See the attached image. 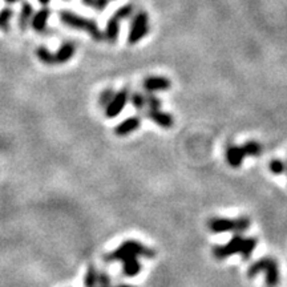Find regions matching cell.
Segmentation results:
<instances>
[{"mask_svg":"<svg viewBox=\"0 0 287 287\" xmlns=\"http://www.w3.org/2000/svg\"><path fill=\"white\" fill-rule=\"evenodd\" d=\"M131 101L132 104H133L134 109H137V111H144V109L147 108V97H145L142 93H133Z\"/></svg>","mask_w":287,"mask_h":287,"instance_id":"cell-18","label":"cell"},{"mask_svg":"<svg viewBox=\"0 0 287 287\" xmlns=\"http://www.w3.org/2000/svg\"><path fill=\"white\" fill-rule=\"evenodd\" d=\"M120 22H121V20H118L116 16H112L111 19L108 20L105 32H102L104 39H105L108 43H111V44H113L118 39V33H120Z\"/></svg>","mask_w":287,"mask_h":287,"instance_id":"cell-15","label":"cell"},{"mask_svg":"<svg viewBox=\"0 0 287 287\" xmlns=\"http://www.w3.org/2000/svg\"><path fill=\"white\" fill-rule=\"evenodd\" d=\"M109 2H111V0H95V3H93V8H96V10H99V11L105 10L106 7H108Z\"/></svg>","mask_w":287,"mask_h":287,"instance_id":"cell-23","label":"cell"},{"mask_svg":"<svg viewBox=\"0 0 287 287\" xmlns=\"http://www.w3.org/2000/svg\"><path fill=\"white\" fill-rule=\"evenodd\" d=\"M140 125L141 117H138V116H132V117L127 118V120H124L122 122H120V124L115 128V133L117 134V136H120V137H124V136H128V134H131L137 131L138 128H140Z\"/></svg>","mask_w":287,"mask_h":287,"instance_id":"cell-11","label":"cell"},{"mask_svg":"<svg viewBox=\"0 0 287 287\" xmlns=\"http://www.w3.org/2000/svg\"><path fill=\"white\" fill-rule=\"evenodd\" d=\"M156 257V252L152 247H148L144 243L129 239L125 241L117 249L104 255L105 262H121L122 274L128 278H133L141 271L140 258L152 259Z\"/></svg>","mask_w":287,"mask_h":287,"instance_id":"cell-1","label":"cell"},{"mask_svg":"<svg viewBox=\"0 0 287 287\" xmlns=\"http://www.w3.org/2000/svg\"><path fill=\"white\" fill-rule=\"evenodd\" d=\"M147 109H161V100L157 99L152 93H148L147 96Z\"/></svg>","mask_w":287,"mask_h":287,"instance_id":"cell-21","label":"cell"},{"mask_svg":"<svg viewBox=\"0 0 287 287\" xmlns=\"http://www.w3.org/2000/svg\"><path fill=\"white\" fill-rule=\"evenodd\" d=\"M262 145L258 141H247L241 147H229L226 150V159L231 168H239L247 156H261Z\"/></svg>","mask_w":287,"mask_h":287,"instance_id":"cell-6","label":"cell"},{"mask_svg":"<svg viewBox=\"0 0 287 287\" xmlns=\"http://www.w3.org/2000/svg\"><path fill=\"white\" fill-rule=\"evenodd\" d=\"M7 4H15L17 3V2H20V0H4Z\"/></svg>","mask_w":287,"mask_h":287,"instance_id":"cell-27","label":"cell"},{"mask_svg":"<svg viewBox=\"0 0 287 287\" xmlns=\"http://www.w3.org/2000/svg\"><path fill=\"white\" fill-rule=\"evenodd\" d=\"M75 52H76V48H75L74 43L67 42L64 44L60 45L58 51L55 52V61H56V65L59 64H65L74 58Z\"/></svg>","mask_w":287,"mask_h":287,"instance_id":"cell-14","label":"cell"},{"mask_svg":"<svg viewBox=\"0 0 287 287\" xmlns=\"http://www.w3.org/2000/svg\"><path fill=\"white\" fill-rule=\"evenodd\" d=\"M250 218L238 217V218H221L214 217L209 220L207 227L213 233H243L250 227Z\"/></svg>","mask_w":287,"mask_h":287,"instance_id":"cell-5","label":"cell"},{"mask_svg":"<svg viewBox=\"0 0 287 287\" xmlns=\"http://www.w3.org/2000/svg\"><path fill=\"white\" fill-rule=\"evenodd\" d=\"M33 13H35L33 6L29 2H23L19 12V19H17V26H19L20 31L26 32L28 29Z\"/></svg>","mask_w":287,"mask_h":287,"instance_id":"cell-13","label":"cell"},{"mask_svg":"<svg viewBox=\"0 0 287 287\" xmlns=\"http://www.w3.org/2000/svg\"><path fill=\"white\" fill-rule=\"evenodd\" d=\"M257 243H258V239L255 237H242L239 234H236L225 245L214 246L211 253H213L214 258L218 259V261H223V259L229 258L234 254H241L242 259L247 261L252 257L255 247H257Z\"/></svg>","mask_w":287,"mask_h":287,"instance_id":"cell-2","label":"cell"},{"mask_svg":"<svg viewBox=\"0 0 287 287\" xmlns=\"http://www.w3.org/2000/svg\"><path fill=\"white\" fill-rule=\"evenodd\" d=\"M59 19H60V22L63 23L64 26L85 31L93 40L100 42V40L104 39V35H102V32L100 31L99 26H97V23H96L95 20L86 19V17H83V16L70 12V11L68 10L60 11V12H59Z\"/></svg>","mask_w":287,"mask_h":287,"instance_id":"cell-3","label":"cell"},{"mask_svg":"<svg viewBox=\"0 0 287 287\" xmlns=\"http://www.w3.org/2000/svg\"><path fill=\"white\" fill-rule=\"evenodd\" d=\"M268 166H270V170L273 174H282L286 170V165L281 159H273Z\"/></svg>","mask_w":287,"mask_h":287,"instance_id":"cell-20","label":"cell"},{"mask_svg":"<svg viewBox=\"0 0 287 287\" xmlns=\"http://www.w3.org/2000/svg\"><path fill=\"white\" fill-rule=\"evenodd\" d=\"M144 89L147 91L148 93L152 92H158V91H168L172 86L169 79L163 76H149L144 80L142 83Z\"/></svg>","mask_w":287,"mask_h":287,"instance_id":"cell-10","label":"cell"},{"mask_svg":"<svg viewBox=\"0 0 287 287\" xmlns=\"http://www.w3.org/2000/svg\"><path fill=\"white\" fill-rule=\"evenodd\" d=\"M36 56L43 64L45 65H56V61H55V53H52L47 47H39L36 49Z\"/></svg>","mask_w":287,"mask_h":287,"instance_id":"cell-16","label":"cell"},{"mask_svg":"<svg viewBox=\"0 0 287 287\" xmlns=\"http://www.w3.org/2000/svg\"><path fill=\"white\" fill-rule=\"evenodd\" d=\"M132 12H133V7H132L131 4H128V6H124V7H121V8H118L113 16H116L118 20H124V19H128V17L132 15Z\"/></svg>","mask_w":287,"mask_h":287,"instance_id":"cell-19","label":"cell"},{"mask_svg":"<svg viewBox=\"0 0 287 287\" xmlns=\"http://www.w3.org/2000/svg\"><path fill=\"white\" fill-rule=\"evenodd\" d=\"M145 117L156 122L159 127H163L164 129H169L174 124L173 116L166 113V112H163L161 109H147L145 111Z\"/></svg>","mask_w":287,"mask_h":287,"instance_id":"cell-9","label":"cell"},{"mask_svg":"<svg viewBox=\"0 0 287 287\" xmlns=\"http://www.w3.org/2000/svg\"><path fill=\"white\" fill-rule=\"evenodd\" d=\"M149 32V16L147 12H138L132 22L131 31L128 35V43L131 45L137 44Z\"/></svg>","mask_w":287,"mask_h":287,"instance_id":"cell-7","label":"cell"},{"mask_svg":"<svg viewBox=\"0 0 287 287\" xmlns=\"http://www.w3.org/2000/svg\"><path fill=\"white\" fill-rule=\"evenodd\" d=\"M39 3L42 4V7H47L48 6V3L51 2V0H38Z\"/></svg>","mask_w":287,"mask_h":287,"instance_id":"cell-26","label":"cell"},{"mask_svg":"<svg viewBox=\"0 0 287 287\" xmlns=\"http://www.w3.org/2000/svg\"><path fill=\"white\" fill-rule=\"evenodd\" d=\"M49 15H51V10H49L48 7H42L40 10L33 13L29 26L35 29L36 32L42 33V32L45 31V28H47V22L48 19H49Z\"/></svg>","mask_w":287,"mask_h":287,"instance_id":"cell-12","label":"cell"},{"mask_svg":"<svg viewBox=\"0 0 287 287\" xmlns=\"http://www.w3.org/2000/svg\"><path fill=\"white\" fill-rule=\"evenodd\" d=\"M83 2V4H85V6L88 7H93V3H95V0H81Z\"/></svg>","mask_w":287,"mask_h":287,"instance_id":"cell-25","label":"cell"},{"mask_svg":"<svg viewBox=\"0 0 287 287\" xmlns=\"http://www.w3.org/2000/svg\"><path fill=\"white\" fill-rule=\"evenodd\" d=\"M113 96H115V92H113V89H111V88H109V89H105L104 92L101 93V96H100V100H99L100 104H101V105L105 108L109 102H111V100L113 99Z\"/></svg>","mask_w":287,"mask_h":287,"instance_id":"cell-22","label":"cell"},{"mask_svg":"<svg viewBox=\"0 0 287 287\" xmlns=\"http://www.w3.org/2000/svg\"><path fill=\"white\" fill-rule=\"evenodd\" d=\"M259 273H265V283L267 287H278L281 282L278 262L271 257L258 259L247 268V277L249 278L257 277Z\"/></svg>","mask_w":287,"mask_h":287,"instance_id":"cell-4","label":"cell"},{"mask_svg":"<svg viewBox=\"0 0 287 287\" xmlns=\"http://www.w3.org/2000/svg\"><path fill=\"white\" fill-rule=\"evenodd\" d=\"M108 287H136L133 284H127V283H118V284H111Z\"/></svg>","mask_w":287,"mask_h":287,"instance_id":"cell-24","label":"cell"},{"mask_svg":"<svg viewBox=\"0 0 287 287\" xmlns=\"http://www.w3.org/2000/svg\"><path fill=\"white\" fill-rule=\"evenodd\" d=\"M13 17L12 7H4L0 10V29L2 31H8L10 29L11 19Z\"/></svg>","mask_w":287,"mask_h":287,"instance_id":"cell-17","label":"cell"},{"mask_svg":"<svg viewBox=\"0 0 287 287\" xmlns=\"http://www.w3.org/2000/svg\"><path fill=\"white\" fill-rule=\"evenodd\" d=\"M128 100H129V89L124 88V89L118 91L117 93H115L113 99L111 100L108 105L105 106V116L108 118H115L117 117L120 113L122 112V109L127 105Z\"/></svg>","mask_w":287,"mask_h":287,"instance_id":"cell-8","label":"cell"}]
</instances>
